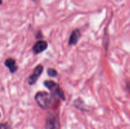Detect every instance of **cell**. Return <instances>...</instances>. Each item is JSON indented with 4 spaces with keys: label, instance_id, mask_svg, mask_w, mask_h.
<instances>
[{
    "label": "cell",
    "instance_id": "cell-4",
    "mask_svg": "<svg viewBox=\"0 0 130 129\" xmlns=\"http://www.w3.org/2000/svg\"><path fill=\"white\" fill-rule=\"evenodd\" d=\"M48 48V43L46 41L43 40H39L34 44L32 47V50L36 54H39L44 51Z\"/></svg>",
    "mask_w": 130,
    "mask_h": 129
},
{
    "label": "cell",
    "instance_id": "cell-10",
    "mask_svg": "<svg viewBox=\"0 0 130 129\" xmlns=\"http://www.w3.org/2000/svg\"><path fill=\"white\" fill-rule=\"evenodd\" d=\"M2 4V1L1 0H0V5H1Z\"/></svg>",
    "mask_w": 130,
    "mask_h": 129
},
{
    "label": "cell",
    "instance_id": "cell-2",
    "mask_svg": "<svg viewBox=\"0 0 130 129\" xmlns=\"http://www.w3.org/2000/svg\"><path fill=\"white\" fill-rule=\"evenodd\" d=\"M44 85L48 89H49L51 92L50 94L53 97H58L62 101H65L66 97L63 91L58 83L53 80H46L44 81Z\"/></svg>",
    "mask_w": 130,
    "mask_h": 129
},
{
    "label": "cell",
    "instance_id": "cell-8",
    "mask_svg": "<svg viewBox=\"0 0 130 129\" xmlns=\"http://www.w3.org/2000/svg\"><path fill=\"white\" fill-rule=\"evenodd\" d=\"M47 73L50 77H54L57 75V71L54 68H48L47 70Z\"/></svg>",
    "mask_w": 130,
    "mask_h": 129
},
{
    "label": "cell",
    "instance_id": "cell-9",
    "mask_svg": "<svg viewBox=\"0 0 130 129\" xmlns=\"http://www.w3.org/2000/svg\"><path fill=\"white\" fill-rule=\"evenodd\" d=\"M0 129H9L8 126L6 124H0Z\"/></svg>",
    "mask_w": 130,
    "mask_h": 129
},
{
    "label": "cell",
    "instance_id": "cell-3",
    "mask_svg": "<svg viewBox=\"0 0 130 129\" xmlns=\"http://www.w3.org/2000/svg\"><path fill=\"white\" fill-rule=\"evenodd\" d=\"M43 67L41 64H38L34 68L31 75L28 78V83L30 85H32L37 82L39 77H40L41 73H43Z\"/></svg>",
    "mask_w": 130,
    "mask_h": 129
},
{
    "label": "cell",
    "instance_id": "cell-5",
    "mask_svg": "<svg viewBox=\"0 0 130 129\" xmlns=\"http://www.w3.org/2000/svg\"><path fill=\"white\" fill-rule=\"evenodd\" d=\"M59 122L58 116L50 117L47 119L45 125V129H58Z\"/></svg>",
    "mask_w": 130,
    "mask_h": 129
},
{
    "label": "cell",
    "instance_id": "cell-1",
    "mask_svg": "<svg viewBox=\"0 0 130 129\" xmlns=\"http://www.w3.org/2000/svg\"><path fill=\"white\" fill-rule=\"evenodd\" d=\"M53 96L46 91H39L35 96V100L39 106L43 109H48L53 102Z\"/></svg>",
    "mask_w": 130,
    "mask_h": 129
},
{
    "label": "cell",
    "instance_id": "cell-6",
    "mask_svg": "<svg viewBox=\"0 0 130 129\" xmlns=\"http://www.w3.org/2000/svg\"><path fill=\"white\" fill-rule=\"evenodd\" d=\"M81 37V32L79 29H75L71 33L69 39V45L74 46L76 45L79 41V39Z\"/></svg>",
    "mask_w": 130,
    "mask_h": 129
},
{
    "label": "cell",
    "instance_id": "cell-7",
    "mask_svg": "<svg viewBox=\"0 0 130 129\" xmlns=\"http://www.w3.org/2000/svg\"><path fill=\"white\" fill-rule=\"evenodd\" d=\"M5 65L8 68L11 73H14L15 72H16L18 69L16 61L13 58H8V59H6L5 61Z\"/></svg>",
    "mask_w": 130,
    "mask_h": 129
},
{
    "label": "cell",
    "instance_id": "cell-11",
    "mask_svg": "<svg viewBox=\"0 0 130 129\" xmlns=\"http://www.w3.org/2000/svg\"><path fill=\"white\" fill-rule=\"evenodd\" d=\"M0 117H1V114H0Z\"/></svg>",
    "mask_w": 130,
    "mask_h": 129
}]
</instances>
